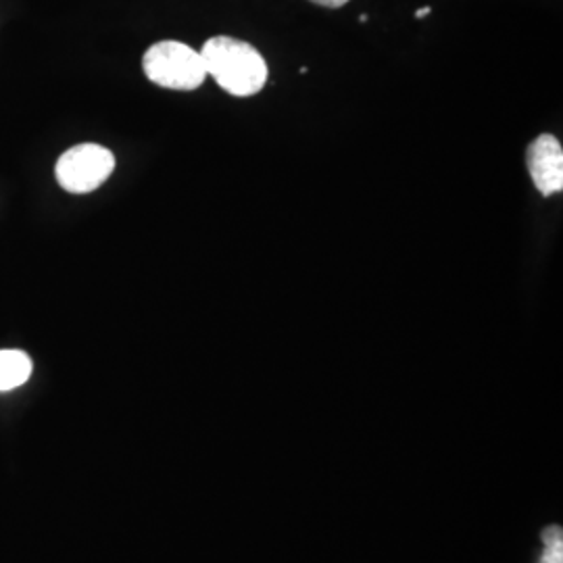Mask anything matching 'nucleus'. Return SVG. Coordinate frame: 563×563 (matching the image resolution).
<instances>
[{"label": "nucleus", "instance_id": "nucleus-4", "mask_svg": "<svg viewBox=\"0 0 563 563\" xmlns=\"http://www.w3.org/2000/svg\"><path fill=\"white\" fill-rule=\"evenodd\" d=\"M526 165L537 190L543 197L558 195L563 190V148L551 134H543L528 146Z\"/></svg>", "mask_w": 563, "mask_h": 563}, {"label": "nucleus", "instance_id": "nucleus-2", "mask_svg": "<svg viewBox=\"0 0 563 563\" xmlns=\"http://www.w3.org/2000/svg\"><path fill=\"white\" fill-rule=\"evenodd\" d=\"M142 69L148 80L169 90H197L209 78L201 53L176 41L153 44L144 53Z\"/></svg>", "mask_w": 563, "mask_h": 563}, {"label": "nucleus", "instance_id": "nucleus-3", "mask_svg": "<svg viewBox=\"0 0 563 563\" xmlns=\"http://www.w3.org/2000/svg\"><path fill=\"white\" fill-rule=\"evenodd\" d=\"M115 169V157L101 144H78L60 155L55 174L60 188L71 195L97 190Z\"/></svg>", "mask_w": 563, "mask_h": 563}, {"label": "nucleus", "instance_id": "nucleus-6", "mask_svg": "<svg viewBox=\"0 0 563 563\" xmlns=\"http://www.w3.org/2000/svg\"><path fill=\"white\" fill-rule=\"evenodd\" d=\"M544 551L539 563H563L562 526H547L543 530Z\"/></svg>", "mask_w": 563, "mask_h": 563}, {"label": "nucleus", "instance_id": "nucleus-1", "mask_svg": "<svg viewBox=\"0 0 563 563\" xmlns=\"http://www.w3.org/2000/svg\"><path fill=\"white\" fill-rule=\"evenodd\" d=\"M207 76L232 97H253L267 84V63L249 42L216 36L201 51Z\"/></svg>", "mask_w": 563, "mask_h": 563}, {"label": "nucleus", "instance_id": "nucleus-5", "mask_svg": "<svg viewBox=\"0 0 563 563\" xmlns=\"http://www.w3.org/2000/svg\"><path fill=\"white\" fill-rule=\"evenodd\" d=\"M32 376V360L15 349L0 351V393L13 390Z\"/></svg>", "mask_w": 563, "mask_h": 563}, {"label": "nucleus", "instance_id": "nucleus-7", "mask_svg": "<svg viewBox=\"0 0 563 563\" xmlns=\"http://www.w3.org/2000/svg\"><path fill=\"white\" fill-rule=\"evenodd\" d=\"M311 2L322 4V7H328V9H339V7H344L349 0H311Z\"/></svg>", "mask_w": 563, "mask_h": 563}, {"label": "nucleus", "instance_id": "nucleus-8", "mask_svg": "<svg viewBox=\"0 0 563 563\" xmlns=\"http://www.w3.org/2000/svg\"><path fill=\"white\" fill-rule=\"evenodd\" d=\"M426 15H430V7H422L420 11H416V18H418V20H422Z\"/></svg>", "mask_w": 563, "mask_h": 563}]
</instances>
